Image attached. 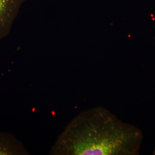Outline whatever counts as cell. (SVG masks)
Returning <instances> with one entry per match:
<instances>
[{
	"label": "cell",
	"mask_w": 155,
	"mask_h": 155,
	"mask_svg": "<svg viewBox=\"0 0 155 155\" xmlns=\"http://www.w3.org/2000/svg\"><path fill=\"white\" fill-rule=\"evenodd\" d=\"M142 132L107 108L96 106L77 115L51 150L57 155H138Z\"/></svg>",
	"instance_id": "cell-1"
},
{
	"label": "cell",
	"mask_w": 155,
	"mask_h": 155,
	"mask_svg": "<svg viewBox=\"0 0 155 155\" xmlns=\"http://www.w3.org/2000/svg\"><path fill=\"white\" fill-rule=\"evenodd\" d=\"M28 152L21 142L10 133L0 132V155H26Z\"/></svg>",
	"instance_id": "cell-2"
},
{
	"label": "cell",
	"mask_w": 155,
	"mask_h": 155,
	"mask_svg": "<svg viewBox=\"0 0 155 155\" xmlns=\"http://www.w3.org/2000/svg\"><path fill=\"white\" fill-rule=\"evenodd\" d=\"M18 0H0V38L8 32Z\"/></svg>",
	"instance_id": "cell-3"
},
{
	"label": "cell",
	"mask_w": 155,
	"mask_h": 155,
	"mask_svg": "<svg viewBox=\"0 0 155 155\" xmlns=\"http://www.w3.org/2000/svg\"><path fill=\"white\" fill-rule=\"evenodd\" d=\"M152 154L153 155H155V148L154 149L153 151Z\"/></svg>",
	"instance_id": "cell-4"
}]
</instances>
